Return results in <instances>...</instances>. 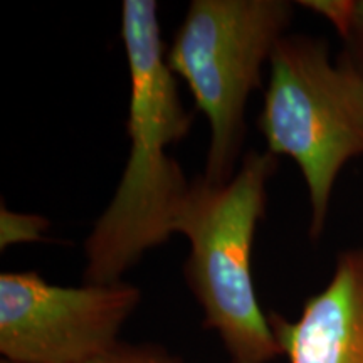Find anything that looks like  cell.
<instances>
[{
  "instance_id": "6da1fadb",
  "label": "cell",
  "mask_w": 363,
  "mask_h": 363,
  "mask_svg": "<svg viewBox=\"0 0 363 363\" xmlns=\"http://www.w3.org/2000/svg\"><path fill=\"white\" fill-rule=\"evenodd\" d=\"M121 39L130 69L128 162L84 244V283L111 284L175 234L192 182L169 148L189 133L177 76L167 65L155 0H125Z\"/></svg>"
},
{
  "instance_id": "8992f818",
  "label": "cell",
  "mask_w": 363,
  "mask_h": 363,
  "mask_svg": "<svg viewBox=\"0 0 363 363\" xmlns=\"http://www.w3.org/2000/svg\"><path fill=\"white\" fill-rule=\"evenodd\" d=\"M267 316L288 363H363V247L338 254L330 283L296 320Z\"/></svg>"
},
{
  "instance_id": "7a4b0ae2",
  "label": "cell",
  "mask_w": 363,
  "mask_h": 363,
  "mask_svg": "<svg viewBox=\"0 0 363 363\" xmlns=\"http://www.w3.org/2000/svg\"><path fill=\"white\" fill-rule=\"evenodd\" d=\"M276 170L278 157L251 150L227 184L214 185L203 175L192 180L177 217L175 233L190 242L185 281L203 311V328L216 331L230 363L283 357L252 279L254 238Z\"/></svg>"
},
{
  "instance_id": "30bf717a",
  "label": "cell",
  "mask_w": 363,
  "mask_h": 363,
  "mask_svg": "<svg viewBox=\"0 0 363 363\" xmlns=\"http://www.w3.org/2000/svg\"><path fill=\"white\" fill-rule=\"evenodd\" d=\"M0 363H13V362H9V360H4V358H2V360H0Z\"/></svg>"
},
{
  "instance_id": "5b68a950",
  "label": "cell",
  "mask_w": 363,
  "mask_h": 363,
  "mask_svg": "<svg viewBox=\"0 0 363 363\" xmlns=\"http://www.w3.org/2000/svg\"><path fill=\"white\" fill-rule=\"evenodd\" d=\"M138 286H57L39 272L0 274V353L13 363H86L120 342Z\"/></svg>"
},
{
  "instance_id": "52a82bcc",
  "label": "cell",
  "mask_w": 363,
  "mask_h": 363,
  "mask_svg": "<svg viewBox=\"0 0 363 363\" xmlns=\"http://www.w3.org/2000/svg\"><path fill=\"white\" fill-rule=\"evenodd\" d=\"M299 6L321 13L337 29L347 51L363 72V0H310Z\"/></svg>"
},
{
  "instance_id": "9c48e42d",
  "label": "cell",
  "mask_w": 363,
  "mask_h": 363,
  "mask_svg": "<svg viewBox=\"0 0 363 363\" xmlns=\"http://www.w3.org/2000/svg\"><path fill=\"white\" fill-rule=\"evenodd\" d=\"M48 225V220L38 216L12 214L2 208V247L19 240L38 239Z\"/></svg>"
},
{
  "instance_id": "277c9868",
  "label": "cell",
  "mask_w": 363,
  "mask_h": 363,
  "mask_svg": "<svg viewBox=\"0 0 363 363\" xmlns=\"http://www.w3.org/2000/svg\"><path fill=\"white\" fill-rule=\"evenodd\" d=\"M293 16L286 0H194L167 49V65L208 121L203 179L211 184L224 185L238 172L247 99Z\"/></svg>"
},
{
  "instance_id": "ba28073f",
  "label": "cell",
  "mask_w": 363,
  "mask_h": 363,
  "mask_svg": "<svg viewBox=\"0 0 363 363\" xmlns=\"http://www.w3.org/2000/svg\"><path fill=\"white\" fill-rule=\"evenodd\" d=\"M86 363H185L158 343H126L118 342L110 350L94 357Z\"/></svg>"
},
{
  "instance_id": "3957f363",
  "label": "cell",
  "mask_w": 363,
  "mask_h": 363,
  "mask_svg": "<svg viewBox=\"0 0 363 363\" xmlns=\"http://www.w3.org/2000/svg\"><path fill=\"white\" fill-rule=\"evenodd\" d=\"M257 128L267 152L298 163L310 192V238L320 239L338 174L363 157V72L347 51L331 61L323 39L283 35Z\"/></svg>"
}]
</instances>
